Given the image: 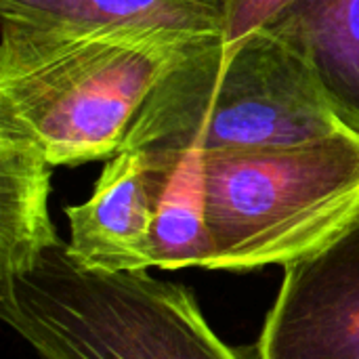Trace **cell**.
I'll use <instances>...</instances> for the list:
<instances>
[{
  "mask_svg": "<svg viewBox=\"0 0 359 359\" xmlns=\"http://www.w3.org/2000/svg\"><path fill=\"white\" fill-rule=\"evenodd\" d=\"M0 32V128L34 141L53 166L114 158L164 74L202 40L2 19Z\"/></svg>",
  "mask_w": 359,
  "mask_h": 359,
  "instance_id": "6da1fadb",
  "label": "cell"
},
{
  "mask_svg": "<svg viewBox=\"0 0 359 359\" xmlns=\"http://www.w3.org/2000/svg\"><path fill=\"white\" fill-rule=\"evenodd\" d=\"M343 130L359 128L303 57L263 29L231 46L221 36L194 42L147 97L122 149L177 164L189 151H252Z\"/></svg>",
  "mask_w": 359,
  "mask_h": 359,
  "instance_id": "7a4b0ae2",
  "label": "cell"
},
{
  "mask_svg": "<svg viewBox=\"0 0 359 359\" xmlns=\"http://www.w3.org/2000/svg\"><path fill=\"white\" fill-rule=\"evenodd\" d=\"M0 318L40 359H257L212 332L189 288L88 269L61 238L0 278Z\"/></svg>",
  "mask_w": 359,
  "mask_h": 359,
  "instance_id": "3957f363",
  "label": "cell"
},
{
  "mask_svg": "<svg viewBox=\"0 0 359 359\" xmlns=\"http://www.w3.org/2000/svg\"><path fill=\"white\" fill-rule=\"evenodd\" d=\"M212 269L288 267L359 223V130L206 154Z\"/></svg>",
  "mask_w": 359,
  "mask_h": 359,
  "instance_id": "277c9868",
  "label": "cell"
},
{
  "mask_svg": "<svg viewBox=\"0 0 359 359\" xmlns=\"http://www.w3.org/2000/svg\"><path fill=\"white\" fill-rule=\"evenodd\" d=\"M257 359H359V223L284 267Z\"/></svg>",
  "mask_w": 359,
  "mask_h": 359,
  "instance_id": "5b68a950",
  "label": "cell"
},
{
  "mask_svg": "<svg viewBox=\"0 0 359 359\" xmlns=\"http://www.w3.org/2000/svg\"><path fill=\"white\" fill-rule=\"evenodd\" d=\"M172 166L135 149L109 158L90 198L65 208L69 255L88 269H151L156 204Z\"/></svg>",
  "mask_w": 359,
  "mask_h": 359,
  "instance_id": "8992f818",
  "label": "cell"
},
{
  "mask_svg": "<svg viewBox=\"0 0 359 359\" xmlns=\"http://www.w3.org/2000/svg\"><path fill=\"white\" fill-rule=\"evenodd\" d=\"M225 0H0V19L61 32L221 36Z\"/></svg>",
  "mask_w": 359,
  "mask_h": 359,
  "instance_id": "52a82bcc",
  "label": "cell"
},
{
  "mask_svg": "<svg viewBox=\"0 0 359 359\" xmlns=\"http://www.w3.org/2000/svg\"><path fill=\"white\" fill-rule=\"evenodd\" d=\"M265 29L303 57L359 128V0H294Z\"/></svg>",
  "mask_w": 359,
  "mask_h": 359,
  "instance_id": "ba28073f",
  "label": "cell"
},
{
  "mask_svg": "<svg viewBox=\"0 0 359 359\" xmlns=\"http://www.w3.org/2000/svg\"><path fill=\"white\" fill-rule=\"evenodd\" d=\"M53 168L34 141L0 128V278L59 240L48 212Z\"/></svg>",
  "mask_w": 359,
  "mask_h": 359,
  "instance_id": "9c48e42d",
  "label": "cell"
},
{
  "mask_svg": "<svg viewBox=\"0 0 359 359\" xmlns=\"http://www.w3.org/2000/svg\"><path fill=\"white\" fill-rule=\"evenodd\" d=\"M204 154L189 151L168 172L154 217V267L212 269Z\"/></svg>",
  "mask_w": 359,
  "mask_h": 359,
  "instance_id": "30bf717a",
  "label": "cell"
},
{
  "mask_svg": "<svg viewBox=\"0 0 359 359\" xmlns=\"http://www.w3.org/2000/svg\"><path fill=\"white\" fill-rule=\"evenodd\" d=\"M294 0H225L221 44L231 46L240 40L263 32Z\"/></svg>",
  "mask_w": 359,
  "mask_h": 359,
  "instance_id": "8fae6325",
  "label": "cell"
}]
</instances>
